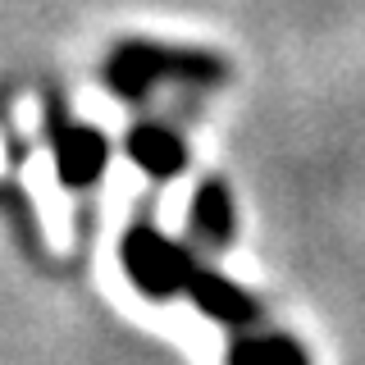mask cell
Returning <instances> with one entry per match:
<instances>
[{"instance_id":"6da1fadb","label":"cell","mask_w":365,"mask_h":365,"mask_svg":"<svg viewBox=\"0 0 365 365\" xmlns=\"http://www.w3.org/2000/svg\"><path fill=\"white\" fill-rule=\"evenodd\" d=\"M224 73V64L215 55L201 51H165V46H142V41H123L106 64V83L123 96H142L155 83H215Z\"/></svg>"},{"instance_id":"7a4b0ae2","label":"cell","mask_w":365,"mask_h":365,"mask_svg":"<svg viewBox=\"0 0 365 365\" xmlns=\"http://www.w3.org/2000/svg\"><path fill=\"white\" fill-rule=\"evenodd\" d=\"M123 269H128L133 288L146 297H178L192 283V260L155 228H133L123 237Z\"/></svg>"},{"instance_id":"3957f363","label":"cell","mask_w":365,"mask_h":365,"mask_svg":"<svg viewBox=\"0 0 365 365\" xmlns=\"http://www.w3.org/2000/svg\"><path fill=\"white\" fill-rule=\"evenodd\" d=\"M106 155H110L106 137L96 128H83V123L60 128V137H55V174L64 187H91L106 174Z\"/></svg>"},{"instance_id":"277c9868","label":"cell","mask_w":365,"mask_h":365,"mask_svg":"<svg viewBox=\"0 0 365 365\" xmlns=\"http://www.w3.org/2000/svg\"><path fill=\"white\" fill-rule=\"evenodd\" d=\"M187 297L197 302V311H201V315L220 319V324H247V319L256 315V311H251V297L237 288V283L220 279V274H205V269L192 274Z\"/></svg>"},{"instance_id":"5b68a950","label":"cell","mask_w":365,"mask_h":365,"mask_svg":"<svg viewBox=\"0 0 365 365\" xmlns=\"http://www.w3.org/2000/svg\"><path fill=\"white\" fill-rule=\"evenodd\" d=\"M128 155L146 169V174H155V178H174L178 169L187 165L182 142H178L169 128H155V123H146V128H133V133H128Z\"/></svg>"},{"instance_id":"8992f818","label":"cell","mask_w":365,"mask_h":365,"mask_svg":"<svg viewBox=\"0 0 365 365\" xmlns=\"http://www.w3.org/2000/svg\"><path fill=\"white\" fill-rule=\"evenodd\" d=\"M192 224H197V233L205 242H228L233 237V197H228L224 182H201L197 197H192Z\"/></svg>"},{"instance_id":"52a82bcc","label":"cell","mask_w":365,"mask_h":365,"mask_svg":"<svg viewBox=\"0 0 365 365\" xmlns=\"http://www.w3.org/2000/svg\"><path fill=\"white\" fill-rule=\"evenodd\" d=\"M228 365H306V351L292 338H242L228 351Z\"/></svg>"}]
</instances>
